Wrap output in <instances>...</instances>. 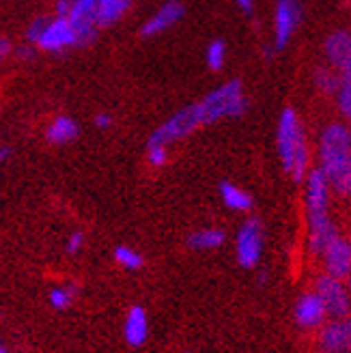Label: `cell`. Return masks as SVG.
Wrapping results in <instances>:
<instances>
[{
	"label": "cell",
	"instance_id": "6da1fadb",
	"mask_svg": "<svg viewBox=\"0 0 351 353\" xmlns=\"http://www.w3.org/2000/svg\"><path fill=\"white\" fill-rule=\"evenodd\" d=\"M319 168L328 176L332 192L351 196V132L347 123H328L319 134Z\"/></svg>",
	"mask_w": 351,
	"mask_h": 353
},
{
	"label": "cell",
	"instance_id": "7a4b0ae2",
	"mask_svg": "<svg viewBox=\"0 0 351 353\" xmlns=\"http://www.w3.org/2000/svg\"><path fill=\"white\" fill-rule=\"evenodd\" d=\"M276 149L280 164L295 183H304L310 172V149L302 119L293 108H285L278 117Z\"/></svg>",
	"mask_w": 351,
	"mask_h": 353
},
{
	"label": "cell",
	"instance_id": "3957f363",
	"mask_svg": "<svg viewBox=\"0 0 351 353\" xmlns=\"http://www.w3.org/2000/svg\"><path fill=\"white\" fill-rule=\"evenodd\" d=\"M197 103L203 117V125H212L222 119H237L248 110V99H245L241 80H229L220 84Z\"/></svg>",
	"mask_w": 351,
	"mask_h": 353
},
{
	"label": "cell",
	"instance_id": "277c9868",
	"mask_svg": "<svg viewBox=\"0 0 351 353\" xmlns=\"http://www.w3.org/2000/svg\"><path fill=\"white\" fill-rule=\"evenodd\" d=\"M201 125H203V117L199 110V103H190L185 108L170 114L162 125H157L153 130V134L149 136L147 145H166L168 147L172 143H177V140H183L190 134H194Z\"/></svg>",
	"mask_w": 351,
	"mask_h": 353
},
{
	"label": "cell",
	"instance_id": "5b68a950",
	"mask_svg": "<svg viewBox=\"0 0 351 353\" xmlns=\"http://www.w3.org/2000/svg\"><path fill=\"white\" fill-rule=\"evenodd\" d=\"M330 199H332V185L323 170L310 168L306 181H304V203H306V218H308V228L319 226L330 220Z\"/></svg>",
	"mask_w": 351,
	"mask_h": 353
},
{
	"label": "cell",
	"instance_id": "8992f818",
	"mask_svg": "<svg viewBox=\"0 0 351 353\" xmlns=\"http://www.w3.org/2000/svg\"><path fill=\"white\" fill-rule=\"evenodd\" d=\"M263 243H265V228L259 218H248L237 231L235 250L241 268L252 270L259 265L263 254Z\"/></svg>",
	"mask_w": 351,
	"mask_h": 353
},
{
	"label": "cell",
	"instance_id": "52a82bcc",
	"mask_svg": "<svg viewBox=\"0 0 351 353\" xmlns=\"http://www.w3.org/2000/svg\"><path fill=\"white\" fill-rule=\"evenodd\" d=\"M304 17L302 0H278L274 9V50L283 52Z\"/></svg>",
	"mask_w": 351,
	"mask_h": 353
},
{
	"label": "cell",
	"instance_id": "ba28073f",
	"mask_svg": "<svg viewBox=\"0 0 351 353\" xmlns=\"http://www.w3.org/2000/svg\"><path fill=\"white\" fill-rule=\"evenodd\" d=\"M314 293L321 297L328 316L332 319H343V316L351 314V293L341 278L321 274L314 282Z\"/></svg>",
	"mask_w": 351,
	"mask_h": 353
},
{
	"label": "cell",
	"instance_id": "9c48e42d",
	"mask_svg": "<svg viewBox=\"0 0 351 353\" xmlns=\"http://www.w3.org/2000/svg\"><path fill=\"white\" fill-rule=\"evenodd\" d=\"M78 43V32L74 24L69 22V17L57 15L54 20H48L41 37L37 41V48L43 52H63L67 48H76Z\"/></svg>",
	"mask_w": 351,
	"mask_h": 353
},
{
	"label": "cell",
	"instance_id": "30bf717a",
	"mask_svg": "<svg viewBox=\"0 0 351 353\" xmlns=\"http://www.w3.org/2000/svg\"><path fill=\"white\" fill-rule=\"evenodd\" d=\"M325 59L330 67L343 78L351 80V32L349 30H334L328 34L323 43Z\"/></svg>",
	"mask_w": 351,
	"mask_h": 353
},
{
	"label": "cell",
	"instance_id": "8fae6325",
	"mask_svg": "<svg viewBox=\"0 0 351 353\" xmlns=\"http://www.w3.org/2000/svg\"><path fill=\"white\" fill-rule=\"evenodd\" d=\"M97 5L99 0H72L67 17L78 32L80 46H89L97 34Z\"/></svg>",
	"mask_w": 351,
	"mask_h": 353
},
{
	"label": "cell",
	"instance_id": "7c38bea8",
	"mask_svg": "<svg viewBox=\"0 0 351 353\" xmlns=\"http://www.w3.org/2000/svg\"><path fill=\"white\" fill-rule=\"evenodd\" d=\"M351 349V314L343 319H332L321 327L319 351L321 353H349Z\"/></svg>",
	"mask_w": 351,
	"mask_h": 353
},
{
	"label": "cell",
	"instance_id": "4fadbf2b",
	"mask_svg": "<svg viewBox=\"0 0 351 353\" xmlns=\"http://www.w3.org/2000/svg\"><path fill=\"white\" fill-rule=\"evenodd\" d=\"M293 316H295V323L302 330H317V327H323L328 319V310L321 302V297L314 291H308L297 297Z\"/></svg>",
	"mask_w": 351,
	"mask_h": 353
},
{
	"label": "cell",
	"instance_id": "5bb4252c",
	"mask_svg": "<svg viewBox=\"0 0 351 353\" xmlns=\"http://www.w3.org/2000/svg\"><path fill=\"white\" fill-rule=\"evenodd\" d=\"M183 3L179 0H166V3L157 9L149 20H145V24L140 26V34L143 37H155V34H162L164 30L172 28L177 22L183 20Z\"/></svg>",
	"mask_w": 351,
	"mask_h": 353
},
{
	"label": "cell",
	"instance_id": "9a60e30c",
	"mask_svg": "<svg viewBox=\"0 0 351 353\" xmlns=\"http://www.w3.org/2000/svg\"><path fill=\"white\" fill-rule=\"evenodd\" d=\"M323 268L325 274L347 280V276L351 274V241L345 237H339L330 248L323 252Z\"/></svg>",
	"mask_w": 351,
	"mask_h": 353
},
{
	"label": "cell",
	"instance_id": "2e32d148",
	"mask_svg": "<svg viewBox=\"0 0 351 353\" xmlns=\"http://www.w3.org/2000/svg\"><path fill=\"white\" fill-rule=\"evenodd\" d=\"M123 334L130 347H143L149 339V316L143 306H132L126 316Z\"/></svg>",
	"mask_w": 351,
	"mask_h": 353
},
{
	"label": "cell",
	"instance_id": "e0dca14e",
	"mask_svg": "<svg viewBox=\"0 0 351 353\" xmlns=\"http://www.w3.org/2000/svg\"><path fill=\"white\" fill-rule=\"evenodd\" d=\"M339 237H341V235H339V226H337L334 222H332V220H328V222H323V224H319V226L308 228V250H310V254H314V256H323V252H325Z\"/></svg>",
	"mask_w": 351,
	"mask_h": 353
},
{
	"label": "cell",
	"instance_id": "ac0fdd59",
	"mask_svg": "<svg viewBox=\"0 0 351 353\" xmlns=\"http://www.w3.org/2000/svg\"><path fill=\"white\" fill-rule=\"evenodd\" d=\"M78 132L80 128L72 117H57L50 123L46 138L52 145H67V143H72V140H76Z\"/></svg>",
	"mask_w": 351,
	"mask_h": 353
},
{
	"label": "cell",
	"instance_id": "d6986e66",
	"mask_svg": "<svg viewBox=\"0 0 351 353\" xmlns=\"http://www.w3.org/2000/svg\"><path fill=\"white\" fill-rule=\"evenodd\" d=\"M220 199L222 203L229 207L231 211H250L252 209V196L239 185L231 181H222L220 183Z\"/></svg>",
	"mask_w": 351,
	"mask_h": 353
},
{
	"label": "cell",
	"instance_id": "ffe728a7",
	"mask_svg": "<svg viewBox=\"0 0 351 353\" xmlns=\"http://www.w3.org/2000/svg\"><path fill=\"white\" fill-rule=\"evenodd\" d=\"M132 0H99L97 5V26L106 28L114 22H119L128 13Z\"/></svg>",
	"mask_w": 351,
	"mask_h": 353
},
{
	"label": "cell",
	"instance_id": "44dd1931",
	"mask_svg": "<svg viewBox=\"0 0 351 353\" xmlns=\"http://www.w3.org/2000/svg\"><path fill=\"white\" fill-rule=\"evenodd\" d=\"M226 235L222 228H199L188 235V245L192 250H214L224 243Z\"/></svg>",
	"mask_w": 351,
	"mask_h": 353
},
{
	"label": "cell",
	"instance_id": "7402d4cb",
	"mask_svg": "<svg viewBox=\"0 0 351 353\" xmlns=\"http://www.w3.org/2000/svg\"><path fill=\"white\" fill-rule=\"evenodd\" d=\"M312 80H314V86L328 95H337L339 86L343 84V78L332 67H317L312 74Z\"/></svg>",
	"mask_w": 351,
	"mask_h": 353
},
{
	"label": "cell",
	"instance_id": "603a6c76",
	"mask_svg": "<svg viewBox=\"0 0 351 353\" xmlns=\"http://www.w3.org/2000/svg\"><path fill=\"white\" fill-rule=\"evenodd\" d=\"M76 295H78V287L76 285H63V287L52 289L48 299H50V306L54 308V310H67L69 306L74 304Z\"/></svg>",
	"mask_w": 351,
	"mask_h": 353
},
{
	"label": "cell",
	"instance_id": "cb8c5ba5",
	"mask_svg": "<svg viewBox=\"0 0 351 353\" xmlns=\"http://www.w3.org/2000/svg\"><path fill=\"white\" fill-rule=\"evenodd\" d=\"M114 261L121 265V268L126 270H140L145 265V259L140 252H136L134 248H128V245H119V248H114Z\"/></svg>",
	"mask_w": 351,
	"mask_h": 353
},
{
	"label": "cell",
	"instance_id": "d4e9b609",
	"mask_svg": "<svg viewBox=\"0 0 351 353\" xmlns=\"http://www.w3.org/2000/svg\"><path fill=\"white\" fill-rule=\"evenodd\" d=\"M205 61H207V67L218 72V69L224 67L226 63V43L222 39H214L212 43L207 46V52H205Z\"/></svg>",
	"mask_w": 351,
	"mask_h": 353
},
{
	"label": "cell",
	"instance_id": "484cf974",
	"mask_svg": "<svg viewBox=\"0 0 351 353\" xmlns=\"http://www.w3.org/2000/svg\"><path fill=\"white\" fill-rule=\"evenodd\" d=\"M334 99H337V108H339L341 117L351 123V80H343Z\"/></svg>",
	"mask_w": 351,
	"mask_h": 353
},
{
	"label": "cell",
	"instance_id": "4316f807",
	"mask_svg": "<svg viewBox=\"0 0 351 353\" xmlns=\"http://www.w3.org/2000/svg\"><path fill=\"white\" fill-rule=\"evenodd\" d=\"M147 162L153 168H162L168 162V147L166 145H147Z\"/></svg>",
	"mask_w": 351,
	"mask_h": 353
},
{
	"label": "cell",
	"instance_id": "83f0119b",
	"mask_svg": "<svg viewBox=\"0 0 351 353\" xmlns=\"http://www.w3.org/2000/svg\"><path fill=\"white\" fill-rule=\"evenodd\" d=\"M84 245V233L82 231H74L72 235L67 237V243H65V250L67 254H78Z\"/></svg>",
	"mask_w": 351,
	"mask_h": 353
},
{
	"label": "cell",
	"instance_id": "f1b7e54d",
	"mask_svg": "<svg viewBox=\"0 0 351 353\" xmlns=\"http://www.w3.org/2000/svg\"><path fill=\"white\" fill-rule=\"evenodd\" d=\"M46 24H48L46 17H37V20H34V22L28 26V30H26V39H28L30 43H37L39 37H41V32H43V28H46Z\"/></svg>",
	"mask_w": 351,
	"mask_h": 353
},
{
	"label": "cell",
	"instance_id": "f546056e",
	"mask_svg": "<svg viewBox=\"0 0 351 353\" xmlns=\"http://www.w3.org/2000/svg\"><path fill=\"white\" fill-rule=\"evenodd\" d=\"M95 125H97L99 130L110 128V125H112V117H110L108 112H99V114L95 117Z\"/></svg>",
	"mask_w": 351,
	"mask_h": 353
},
{
	"label": "cell",
	"instance_id": "4dcf8cb0",
	"mask_svg": "<svg viewBox=\"0 0 351 353\" xmlns=\"http://www.w3.org/2000/svg\"><path fill=\"white\" fill-rule=\"evenodd\" d=\"M9 52H11V43L5 37H0V61H3L9 54Z\"/></svg>",
	"mask_w": 351,
	"mask_h": 353
},
{
	"label": "cell",
	"instance_id": "1f68e13d",
	"mask_svg": "<svg viewBox=\"0 0 351 353\" xmlns=\"http://www.w3.org/2000/svg\"><path fill=\"white\" fill-rule=\"evenodd\" d=\"M237 3V7L241 9V11H245V13H250L252 11V0H235Z\"/></svg>",
	"mask_w": 351,
	"mask_h": 353
},
{
	"label": "cell",
	"instance_id": "d6a6232c",
	"mask_svg": "<svg viewBox=\"0 0 351 353\" xmlns=\"http://www.w3.org/2000/svg\"><path fill=\"white\" fill-rule=\"evenodd\" d=\"M257 282L263 287V285H268V272H261L259 274V278H257Z\"/></svg>",
	"mask_w": 351,
	"mask_h": 353
},
{
	"label": "cell",
	"instance_id": "836d02e7",
	"mask_svg": "<svg viewBox=\"0 0 351 353\" xmlns=\"http://www.w3.org/2000/svg\"><path fill=\"white\" fill-rule=\"evenodd\" d=\"M7 157H9V149H3V147H0V164H3V162L7 160Z\"/></svg>",
	"mask_w": 351,
	"mask_h": 353
},
{
	"label": "cell",
	"instance_id": "e575fe53",
	"mask_svg": "<svg viewBox=\"0 0 351 353\" xmlns=\"http://www.w3.org/2000/svg\"><path fill=\"white\" fill-rule=\"evenodd\" d=\"M347 289H349V293H351V274L347 276Z\"/></svg>",
	"mask_w": 351,
	"mask_h": 353
},
{
	"label": "cell",
	"instance_id": "d590c367",
	"mask_svg": "<svg viewBox=\"0 0 351 353\" xmlns=\"http://www.w3.org/2000/svg\"><path fill=\"white\" fill-rule=\"evenodd\" d=\"M0 353H9V351H7V347H5L3 343H0Z\"/></svg>",
	"mask_w": 351,
	"mask_h": 353
},
{
	"label": "cell",
	"instance_id": "8d00e7d4",
	"mask_svg": "<svg viewBox=\"0 0 351 353\" xmlns=\"http://www.w3.org/2000/svg\"><path fill=\"white\" fill-rule=\"evenodd\" d=\"M349 132H351V123H349Z\"/></svg>",
	"mask_w": 351,
	"mask_h": 353
},
{
	"label": "cell",
	"instance_id": "74e56055",
	"mask_svg": "<svg viewBox=\"0 0 351 353\" xmlns=\"http://www.w3.org/2000/svg\"><path fill=\"white\" fill-rule=\"evenodd\" d=\"M349 353H351V349H349Z\"/></svg>",
	"mask_w": 351,
	"mask_h": 353
},
{
	"label": "cell",
	"instance_id": "f35d334b",
	"mask_svg": "<svg viewBox=\"0 0 351 353\" xmlns=\"http://www.w3.org/2000/svg\"><path fill=\"white\" fill-rule=\"evenodd\" d=\"M349 241H351V239H349Z\"/></svg>",
	"mask_w": 351,
	"mask_h": 353
}]
</instances>
